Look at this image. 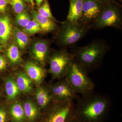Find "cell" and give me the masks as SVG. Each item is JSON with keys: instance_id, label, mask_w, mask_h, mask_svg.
Masks as SVG:
<instances>
[{"instance_id": "ba28073f", "label": "cell", "mask_w": 122, "mask_h": 122, "mask_svg": "<svg viewBox=\"0 0 122 122\" xmlns=\"http://www.w3.org/2000/svg\"><path fill=\"white\" fill-rule=\"evenodd\" d=\"M48 85L54 102L77 100L80 97L68 83L65 78Z\"/></svg>"}, {"instance_id": "ffe728a7", "label": "cell", "mask_w": 122, "mask_h": 122, "mask_svg": "<svg viewBox=\"0 0 122 122\" xmlns=\"http://www.w3.org/2000/svg\"><path fill=\"white\" fill-rule=\"evenodd\" d=\"M6 56L11 65L13 66L19 65L22 60L19 48L16 44L14 43L7 48Z\"/></svg>"}, {"instance_id": "cb8c5ba5", "label": "cell", "mask_w": 122, "mask_h": 122, "mask_svg": "<svg viewBox=\"0 0 122 122\" xmlns=\"http://www.w3.org/2000/svg\"><path fill=\"white\" fill-rule=\"evenodd\" d=\"M23 30L28 35H33L41 32V30L37 22L34 20H31L28 24L24 28Z\"/></svg>"}, {"instance_id": "e575fe53", "label": "cell", "mask_w": 122, "mask_h": 122, "mask_svg": "<svg viewBox=\"0 0 122 122\" xmlns=\"http://www.w3.org/2000/svg\"><path fill=\"white\" fill-rule=\"evenodd\" d=\"M24 0L26 1H29V0Z\"/></svg>"}, {"instance_id": "4316f807", "label": "cell", "mask_w": 122, "mask_h": 122, "mask_svg": "<svg viewBox=\"0 0 122 122\" xmlns=\"http://www.w3.org/2000/svg\"><path fill=\"white\" fill-rule=\"evenodd\" d=\"M8 63L5 57L0 55V72L4 71L7 68Z\"/></svg>"}, {"instance_id": "8992f818", "label": "cell", "mask_w": 122, "mask_h": 122, "mask_svg": "<svg viewBox=\"0 0 122 122\" xmlns=\"http://www.w3.org/2000/svg\"><path fill=\"white\" fill-rule=\"evenodd\" d=\"M74 60L72 53L65 49L53 52L48 61L49 72L52 75L53 80L65 78Z\"/></svg>"}, {"instance_id": "7c38bea8", "label": "cell", "mask_w": 122, "mask_h": 122, "mask_svg": "<svg viewBox=\"0 0 122 122\" xmlns=\"http://www.w3.org/2000/svg\"><path fill=\"white\" fill-rule=\"evenodd\" d=\"M35 95L38 106L44 112L54 102L48 85L38 86Z\"/></svg>"}, {"instance_id": "d6a6232c", "label": "cell", "mask_w": 122, "mask_h": 122, "mask_svg": "<svg viewBox=\"0 0 122 122\" xmlns=\"http://www.w3.org/2000/svg\"><path fill=\"white\" fill-rule=\"evenodd\" d=\"M2 45H1V44H0V53L2 51Z\"/></svg>"}, {"instance_id": "d6986e66", "label": "cell", "mask_w": 122, "mask_h": 122, "mask_svg": "<svg viewBox=\"0 0 122 122\" xmlns=\"http://www.w3.org/2000/svg\"><path fill=\"white\" fill-rule=\"evenodd\" d=\"M83 0H70L69 13L66 20L76 22L81 19L82 12Z\"/></svg>"}, {"instance_id": "f1b7e54d", "label": "cell", "mask_w": 122, "mask_h": 122, "mask_svg": "<svg viewBox=\"0 0 122 122\" xmlns=\"http://www.w3.org/2000/svg\"><path fill=\"white\" fill-rule=\"evenodd\" d=\"M97 0L102 2L105 5L111 4H117V2H116L115 0Z\"/></svg>"}, {"instance_id": "484cf974", "label": "cell", "mask_w": 122, "mask_h": 122, "mask_svg": "<svg viewBox=\"0 0 122 122\" xmlns=\"http://www.w3.org/2000/svg\"><path fill=\"white\" fill-rule=\"evenodd\" d=\"M9 112L5 107L0 105V122H8L9 118Z\"/></svg>"}, {"instance_id": "30bf717a", "label": "cell", "mask_w": 122, "mask_h": 122, "mask_svg": "<svg viewBox=\"0 0 122 122\" xmlns=\"http://www.w3.org/2000/svg\"><path fill=\"white\" fill-rule=\"evenodd\" d=\"M50 43L46 40L35 41L31 46L30 54L35 62L44 66L49 61L50 54Z\"/></svg>"}, {"instance_id": "5b68a950", "label": "cell", "mask_w": 122, "mask_h": 122, "mask_svg": "<svg viewBox=\"0 0 122 122\" xmlns=\"http://www.w3.org/2000/svg\"><path fill=\"white\" fill-rule=\"evenodd\" d=\"M75 117L74 101L54 102L44 112L39 122H70Z\"/></svg>"}, {"instance_id": "2e32d148", "label": "cell", "mask_w": 122, "mask_h": 122, "mask_svg": "<svg viewBox=\"0 0 122 122\" xmlns=\"http://www.w3.org/2000/svg\"><path fill=\"white\" fill-rule=\"evenodd\" d=\"M4 85L7 100L9 102L15 101L20 96L21 92L14 77L11 75L7 76L5 79Z\"/></svg>"}, {"instance_id": "52a82bcc", "label": "cell", "mask_w": 122, "mask_h": 122, "mask_svg": "<svg viewBox=\"0 0 122 122\" xmlns=\"http://www.w3.org/2000/svg\"><path fill=\"white\" fill-rule=\"evenodd\" d=\"M118 4L106 5L97 20L90 25L91 29L100 30L106 27L121 29L122 25V17Z\"/></svg>"}, {"instance_id": "603a6c76", "label": "cell", "mask_w": 122, "mask_h": 122, "mask_svg": "<svg viewBox=\"0 0 122 122\" xmlns=\"http://www.w3.org/2000/svg\"><path fill=\"white\" fill-rule=\"evenodd\" d=\"M30 15L24 11L17 14L15 18V22L18 26L25 28L31 20Z\"/></svg>"}, {"instance_id": "ac0fdd59", "label": "cell", "mask_w": 122, "mask_h": 122, "mask_svg": "<svg viewBox=\"0 0 122 122\" xmlns=\"http://www.w3.org/2000/svg\"><path fill=\"white\" fill-rule=\"evenodd\" d=\"M15 81L21 92L24 94H30L32 92L33 81L25 72H18Z\"/></svg>"}, {"instance_id": "5bb4252c", "label": "cell", "mask_w": 122, "mask_h": 122, "mask_svg": "<svg viewBox=\"0 0 122 122\" xmlns=\"http://www.w3.org/2000/svg\"><path fill=\"white\" fill-rule=\"evenodd\" d=\"M31 13L33 19L38 24L42 32H51L57 29L55 22L52 20L41 16L34 10H32Z\"/></svg>"}, {"instance_id": "7a4b0ae2", "label": "cell", "mask_w": 122, "mask_h": 122, "mask_svg": "<svg viewBox=\"0 0 122 122\" xmlns=\"http://www.w3.org/2000/svg\"><path fill=\"white\" fill-rule=\"evenodd\" d=\"M109 49L104 41L98 39L85 46L75 48L71 52L74 60L89 72L99 67Z\"/></svg>"}, {"instance_id": "d590c367", "label": "cell", "mask_w": 122, "mask_h": 122, "mask_svg": "<svg viewBox=\"0 0 122 122\" xmlns=\"http://www.w3.org/2000/svg\"></svg>"}, {"instance_id": "d4e9b609", "label": "cell", "mask_w": 122, "mask_h": 122, "mask_svg": "<svg viewBox=\"0 0 122 122\" xmlns=\"http://www.w3.org/2000/svg\"><path fill=\"white\" fill-rule=\"evenodd\" d=\"M10 2L13 11L17 14L24 12L26 8L22 0H10Z\"/></svg>"}, {"instance_id": "f546056e", "label": "cell", "mask_w": 122, "mask_h": 122, "mask_svg": "<svg viewBox=\"0 0 122 122\" xmlns=\"http://www.w3.org/2000/svg\"><path fill=\"white\" fill-rule=\"evenodd\" d=\"M43 0H36L37 5L38 7L41 6V3L43 2Z\"/></svg>"}, {"instance_id": "4dcf8cb0", "label": "cell", "mask_w": 122, "mask_h": 122, "mask_svg": "<svg viewBox=\"0 0 122 122\" xmlns=\"http://www.w3.org/2000/svg\"><path fill=\"white\" fill-rule=\"evenodd\" d=\"M70 122H81L80 121H79V120H78L77 119H76V118L75 117L73 119H72L71 121H70Z\"/></svg>"}, {"instance_id": "83f0119b", "label": "cell", "mask_w": 122, "mask_h": 122, "mask_svg": "<svg viewBox=\"0 0 122 122\" xmlns=\"http://www.w3.org/2000/svg\"><path fill=\"white\" fill-rule=\"evenodd\" d=\"M8 0H0V13H4L6 11L7 7Z\"/></svg>"}, {"instance_id": "9c48e42d", "label": "cell", "mask_w": 122, "mask_h": 122, "mask_svg": "<svg viewBox=\"0 0 122 122\" xmlns=\"http://www.w3.org/2000/svg\"><path fill=\"white\" fill-rule=\"evenodd\" d=\"M106 5L97 0H83L81 16L79 21L90 25L98 18Z\"/></svg>"}, {"instance_id": "9a60e30c", "label": "cell", "mask_w": 122, "mask_h": 122, "mask_svg": "<svg viewBox=\"0 0 122 122\" xmlns=\"http://www.w3.org/2000/svg\"><path fill=\"white\" fill-rule=\"evenodd\" d=\"M23 104L26 121L35 122L41 116V110L37 105L29 98L26 99Z\"/></svg>"}, {"instance_id": "1f68e13d", "label": "cell", "mask_w": 122, "mask_h": 122, "mask_svg": "<svg viewBox=\"0 0 122 122\" xmlns=\"http://www.w3.org/2000/svg\"><path fill=\"white\" fill-rule=\"evenodd\" d=\"M29 1L30 2L31 5L33 6L34 5V0H29Z\"/></svg>"}, {"instance_id": "6da1fadb", "label": "cell", "mask_w": 122, "mask_h": 122, "mask_svg": "<svg viewBox=\"0 0 122 122\" xmlns=\"http://www.w3.org/2000/svg\"><path fill=\"white\" fill-rule=\"evenodd\" d=\"M75 103V117L81 122H103L111 107L107 95L91 93L82 95Z\"/></svg>"}, {"instance_id": "7402d4cb", "label": "cell", "mask_w": 122, "mask_h": 122, "mask_svg": "<svg viewBox=\"0 0 122 122\" xmlns=\"http://www.w3.org/2000/svg\"><path fill=\"white\" fill-rule=\"evenodd\" d=\"M38 13L41 16L56 22V20L54 18L51 13L49 5L47 0H45L44 3L40 6L37 11Z\"/></svg>"}, {"instance_id": "4fadbf2b", "label": "cell", "mask_w": 122, "mask_h": 122, "mask_svg": "<svg viewBox=\"0 0 122 122\" xmlns=\"http://www.w3.org/2000/svg\"><path fill=\"white\" fill-rule=\"evenodd\" d=\"M13 30L12 21L8 15L0 16V44L2 46L7 45Z\"/></svg>"}, {"instance_id": "e0dca14e", "label": "cell", "mask_w": 122, "mask_h": 122, "mask_svg": "<svg viewBox=\"0 0 122 122\" xmlns=\"http://www.w3.org/2000/svg\"><path fill=\"white\" fill-rule=\"evenodd\" d=\"M8 112L12 122H26L27 121L23 104L21 101H16L10 105Z\"/></svg>"}, {"instance_id": "277c9868", "label": "cell", "mask_w": 122, "mask_h": 122, "mask_svg": "<svg viewBox=\"0 0 122 122\" xmlns=\"http://www.w3.org/2000/svg\"><path fill=\"white\" fill-rule=\"evenodd\" d=\"M90 29V25L79 21L72 22L66 20L62 23L58 39L64 47H71L84 37Z\"/></svg>"}, {"instance_id": "3957f363", "label": "cell", "mask_w": 122, "mask_h": 122, "mask_svg": "<svg viewBox=\"0 0 122 122\" xmlns=\"http://www.w3.org/2000/svg\"><path fill=\"white\" fill-rule=\"evenodd\" d=\"M89 72L74 60L70 66L65 78L77 94L83 95L94 91L95 85Z\"/></svg>"}, {"instance_id": "836d02e7", "label": "cell", "mask_w": 122, "mask_h": 122, "mask_svg": "<svg viewBox=\"0 0 122 122\" xmlns=\"http://www.w3.org/2000/svg\"><path fill=\"white\" fill-rule=\"evenodd\" d=\"M1 92L0 90V97L1 96Z\"/></svg>"}, {"instance_id": "44dd1931", "label": "cell", "mask_w": 122, "mask_h": 122, "mask_svg": "<svg viewBox=\"0 0 122 122\" xmlns=\"http://www.w3.org/2000/svg\"><path fill=\"white\" fill-rule=\"evenodd\" d=\"M12 34L18 48L22 50L25 49L30 41L28 34L24 30L17 28L14 29Z\"/></svg>"}, {"instance_id": "8fae6325", "label": "cell", "mask_w": 122, "mask_h": 122, "mask_svg": "<svg viewBox=\"0 0 122 122\" xmlns=\"http://www.w3.org/2000/svg\"><path fill=\"white\" fill-rule=\"evenodd\" d=\"M24 68L25 73L37 86L44 82L47 71L42 66L32 61H28L24 64Z\"/></svg>"}]
</instances>
